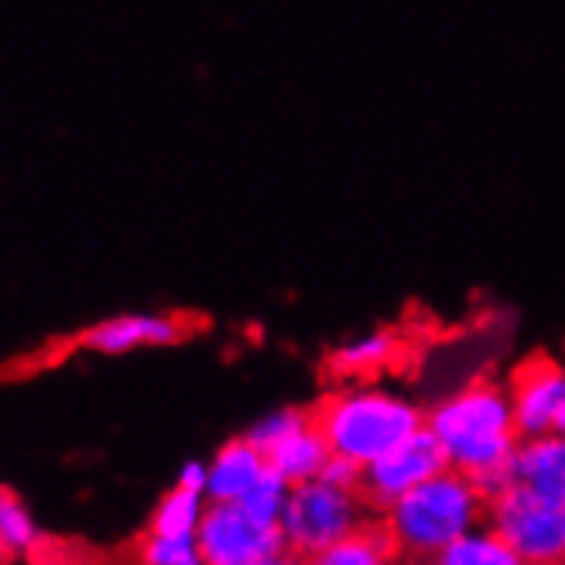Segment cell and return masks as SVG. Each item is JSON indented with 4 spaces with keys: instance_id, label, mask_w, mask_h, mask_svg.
I'll return each mask as SVG.
<instances>
[{
    "instance_id": "obj_1",
    "label": "cell",
    "mask_w": 565,
    "mask_h": 565,
    "mask_svg": "<svg viewBox=\"0 0 565 565\" xmlns=\"http://www.w3.org/2000/svg\"><path fill=\"white\" fill-rule=\"evenodd\" d=\"M425 428L436 436L452 470L473 480L511 467L521 443L511 394L497 384H467L446 394L425 415Z\"/></svg>"
},
{
    "instance_id": "obj_2",
    "label": "cell",
    "mask_w": 565,
    "mask_h": 565,
    "mask_svg": "<svg viewBox=\"0 0 565 565\" xmlns=\"http://www.w3.org/2000/svg\"><path fill=\"white\" fill-rule=\"evenodd\" d=\"M316 425L332 456H343L356 467H371L374 459L425 428V412L397 391L353 384L326 397L316 412Z\"/></svg>"
},
{
    "instance_id": "obj_3",
    "label": "cell",
    "mask_w": 565,
    "mask_h": 565,
    "mask_svg": "<svg viewBox=\"0 0 565 565\" xmlns=\"http://www.w3.org/2000/svg\"><path fill=\"white\" fill-rule=\"evenodd\" d=\"M487 497L473 477L446 467L384 511V527L397 552L436 558L449 542L487 521Z\"/></svg>"
},
{
    "instance_id": "obj_4",
    "label": "cell",
    "mask_w": 565,
    "mask_h": 565,
    "mask_svg": "<svg viewBox=\"0 0 565 565\" xmlns=\"http://www.w3.org/2000/svg\"><path fill=\"white\" fill-rule=\"evenodd\" d=\"M363 518H367V511H363L360 490L337 487L316 477V480L291 487L278 527H281L285 548L312 558L322 548L353 535L356 527H363Z\"/></svg>"
},
{
    "instance_id": "obj_5",
    "label": "cell",
    "mask_w": 565,
    "mask_h": 565,
    "mask_svg": "<svg viewBox=\"0 0 565 565\" xmlns=\"http://www.w3.org/2000/svg\"><path fill=\"white\" fill-rule=\"evenodd\" d=\"M487 521L527 565H565V501L511 483L487 504Z\"/></svg>"
},
{
    "instance_id": "obj_6",
    "label": "cell",
    "mask_w": 565,
    "mask_h": 565,
    "mask_svg": "<svg viewBox=\"0 0 565 565\" xmlns=\"http://www.w3.org/2000/svg\"><path fill=\"white\" fill-rule=\"evenodd\" d=\"M206 565H254L285 548L281 527L250 514L244 504L210 501L203 524L195 531Z\"/></svg>"
},
{
    "instance_id": "obj_7",
    "label": "cell",
    "mask_w": 565,
    "mask_h": 565,
    "mask_svg": "<svg viewBox=\"0 0 565 565\" xmlns=\"http://www.w3.org/2000/svg\"><path fill=\"white\" fill-rule=\"evenodd\" d=\"M449 467L443 446L436 443L428 428H418L412 439L402 446H394L381 459H374L371 467H363L360 477V493L363 501L374 504L377 511H387L394 501H402L405 493H412L418 483L428 477H436Z\"/></svg>"
},
{
    "instance_id": "obj_8",
    "label": "cell",
    "mask_w": 565,
    "mask_h": 565,
    "mask_svg": "<svg viewBox=\"0 0 565 565\" xmlns=\"http://www.w3.org/2000/svg\"><path fill=\"white\" fill-rule=\"evenodd\" d=\"M565 408V367L548 360H535L518 374L511 387V412L521 439H535L555 431Z\"/></svg>"
},
{
    "instance_id": "obj_9",
    "label": "cell",
    "mask_w": 565,
    "mask_h": 565,
    "mask_svg": "<svg viewBox=\"0 0 565 565\" xmlns=\"http://www.w3.org/2000/svg\"><path fill=\"white\" fill-rule=\"evenodd\" d=\"M182 322L175 316H161V312H127L114 316L89 326L79 347L89 353H104V356H124L145 347H172L182 340Z\"/></svg>"
},
{
    "instance_id": "obj_10",
    "label": "cell",
    "mask_w": 565,
    "mask_h": 565,
    "mask_svg": "<svg viewBox=\"0 0 565 565\" xmlns=\"http://www.w3.org/2000/svg\"><path fill=\"white\" fill-rule=\"evenodd\" d=\"M268 470H271L268 456H264L247 436L230 439L210 459L206 497H210V501H220V504H241Z\"/></svg>"
},
{
    "instance_id": "obj_11",
    "label": "cell",
    "mask_w": 565,
    "mask_h": 565,
    "mask_svg": "<svg viewBox=\"0 0 565 565\" xmlns=\"http://www.w3.org/2000/svg\"><path fill=\"white\" fill-rule=\"evenodd\" d=\"M511 473L514 483L565 501V436L548 431V436L521 439L511 459Z\"/></svg>"
},
{
    "instance_id": "obj_12",
    "label": "cell",
    "mask_w": 565,
    "mask_h": 565,
    "mask_svg": "<svg viewBox=\"0 0 565 565\" xmlns=\"http://www.w3.org/2000/svg\"><path fill=\"white\" fill-rule=\"evenodd\" d=\"M332 449L326 443V436L319 431L316 418L309 425H302L298 431H291L288 439H281L271 452H268V462L271 470L281 473L291 487L295 483H306V480H316L322 477V467L329 462Z\"/></svg>"
},
{
    "instance_id": "obj_13",
    "label": "cell",
    "mask_w": 565,
    "mask_h": 565,
    "mask_svg": "<svg viewBox=\"0 0 565 565\" xmlns=\"http://www.w3.org/2000/svg\"><path fill=\"white\" fill-rule=\"evenodd\" d=\"M431 565H527L514 545L497 531L490 521L470 527L467 535H459L456 542H449Z\"/></svg>"
},
{
    "instance_id": "obj_14",
    "label": "cell",
    "mask_w": 565,
    "mask_h": 565,
    "mask_svg": "<svg viewBox=\"0 0 565 565\" xmlns=\"http://www.w3.org/2000/svg\"><path fill=\"white\" fill-rule=\"evenodd\" d=\"M309 565H397V545L387 527H356L343 542L322 548Z\"/></svg>"
},
{
    "instance_id": "obj_15",
    "label": "cell",
    "mask_w": 565,
    "mask_h": 565,
    "mask_svg": "<svg viewBox=\"0 0 565 565\" xmlns=\"http://www.w3.org/2000/svg\"><path fill=\"white\" fill-rule=\"evenodd\" d=\"M397 356V337L391 329H374V332H360V337L347 340L332 363H337L340 374H356V377H367L384 371L387 363Z\"/></svg>"
},
{
    "instance_id": "obj_16",
    "label": "cell",
    "mask_w": 565,
    "mask_h": 565,
    "mask_svg": "<svg viewBox=\"0 0 565 565\" xmlns=\"http://www.w3.org/2000/svg\"><path fill=\"white\" fill-rule=\"evenodd\" d=\"M206 508H210L206 493L172 487L151 514V535H195Z\"/></svg>"
},
{
    "instance_id": "obj_17",
    "label": "cell",
    "mask_w": 565,
    "mask_h": 565,
    "mask_svg": "<svg viewBox=\"0 0 565 565\" xmlns=\"http://www.w3.org/2000/svg\"><path fill=\"white\" fill-rule=\"evenodd\" d=\"M42 542L39 521L31 514L18 497L0 493V548L11 555H28Z\"/></svg>"
},
{
    "instance_id": "obj_18",
    "label": "cell",
    "mask_w": 565,
    "mask_h": 565,
    "mask_svg": "<svg viewBox=\"0 0 565 565\" xmlns=\"http://www.w3.org/2000/svg\"><path fill=\"white\" fill-rule=\"evenodd\" d=\"M145 565H206L195 535H148L141 545Z\"/></svg>"
},
{
    "instance_id": "obj_19",
    "label": "cell",
    "mask_w": 565,
    "mask_h": 565,
    "mask_svg": "<svg viewBox=\"0 0 565 565\" xmlns=\"http://www.w3.org/2000/svg\"><path fill=\"white\" fill-rule=\"evenodd\" d=\"M309 422H312V418H309L306 412H298V408H278V412L260 415V418L244 431V436H247L264 456H268L281 439H288L291 431H298V428L309 425Z\"/></svg>"
},
{
    "instance_id": "obj_20",
    "label": "cell",
    "mask_w": 565,
    "mask_h": 565,
    "mask_svg": "<svg viewBox=\"0 0 565 565\" xmlns=\"http://www.w3.org/2000/svg\"><path fill=\"white\" fill-rule=\"evenodd\" d=\"M288 493H291V483L281 477V473H275V470H268L260 480H257V487L244 497V508L250 511V514H257V518H264V521H271V524H278L281 521V511H285V504H288Z\"/></svg>"
},
{
    "instance_id": "obj_21",
    "label": "cell",
    "mask_w": 565,
    "mask_h": 565,
    "mask_svg": "<svg viewBox=\"0 0 565 565\" xmlns=\"http://www.w3.org/2000/svg\"><path fill=\"white\" fill-rule=\"evenodd\" d=\"M360 477H363V467H356V462H350L343 456H329V462L322 467V480L337 483V487L360 490Z\"/></svg>"
},
{
    "instance_id": "obj_22",
    "label": "cell",
    "mask_w": 565,
    "mask_h": 565,
    "mask_svg": "<svg viewBox=\"0 0 565 565\" xmlns=\"http://www.w3.org/2000/svg\"><path fill=\"white\" fill-rule=\"evenodd\" d=\"M175 487H185V490H195V493H206L210 487V462L203 459H189L182 462V470L175 477Z\"/></svg>"
},
{
    "instance_id": "obj_23",
    "label": "cell",
    "mask_w": 565,
    "mask_h": 565,
    "mask_svg": "<svg viewBox=\"0 0 565 565\" xmlns=\"http://www.w3.org/2000/svg\"><path fill=\"white\" fill-rule=\"evenodd\" d=\"M254 565H309V558H306V555H298V552H291V548H281V552H275V555H268V558H260V562H254Z\"/></svg>"
},
{
    "instance_id": "obj_24",
    "label": "cell",
    "mask_w": 565,
    "mask_h": 565,
    "mask_svg": "<svg viewBox=\"0 0 565 565\" xmlns=\"http://www.w3.org/2000/svg\"><path fill=\"white\" fill-rule=\"evenodd\" d=\"M555 431H558V436H565V408H562V415H558V422H555Z\"/></svg>"
}]
</instances>
